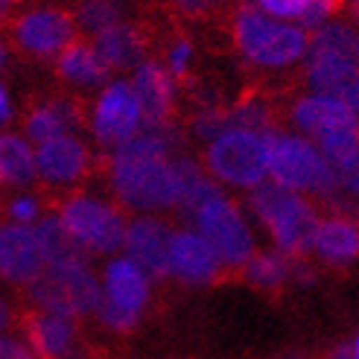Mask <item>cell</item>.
I'll return each mask as SVG.
<instances>
[{
  "label": "cell",
  "instance_id": "6da1fadb",
  "mask_svg": "<svg viewBox=\"0 0 359 359\" xmlns=\"http://www.w3.org/2000/svg\"><path fill=\"white\" fill-rule=\"evenodd\" d=\"M260 137L266 147V175H272L275 184L292 193H318L325 199L339 193L327 161L313 143L278 132H263Z\"/></svg>",
  "mask_w": 359,
  "mask_h": 359
},
{
  "label": "cell",
  "instance_id": "7a4b0ae2",
  "mask_svg": "<svg viewBox=\"0 0 359 359\" xmlns=\"http://www.w3.org/2000/svg\"><path fill=\"white\" fill-rule=\"evenodd\" d=\"M251 210H255L257 219L272 231L280 255L298 257V255L313 251L318 217L298 193L263 178L260 184H255V193H251Z\"/></svg>",
  "mask_w": 359,
  "mask_h": 359
},
{
  "label": "cell",
  "instance_id": "3957f363",
  "mask_svg": "<svg viewBox=\"0 0 359 359\" xmlns=\"http://www.w3.org/2000/svg\"><path fill=\"white\" fill-rule=\"evenodd\" d=\"M234 41L240 53L263 67H283L298 62L307 53V32L272 21L257 6H240L234 18Z\"/></svg>",
  "mask_w": 359,
  "mask_h": 359
},
{
  "label": "cell",
  "instance_id": "277c9868",
  "mask_svg": "<svg viewBox=\"0 0 359 359\" xmlns=\"http://www.w3.org/2000/svg\"><path fill=\"white\" fill-rule=\"evenodd\" d=\"M114 193L137 210L175 208L182 187L167 158L155 161H114Z\"/></svg>",
  "mask_w": 359,
  "mask_h": 359
},
{
  "label": "cell",
  "instance_id": "5b68a950",
  "mask_svg": "<svg viewBox=\"0 0 359 359\" xmlns=\"http://www.w3.org/2000/svg\"><path fill=\"white\" fill-rule=\"evenodd\" d=\"M29 295L39 301L44 313L56 316H85L94 313L102 298V290L97 278L88 269H41L39 278L29 280Z\"/></svg>",
  "mask_w": 359,
  "mask_h": 359
},
{
  "label": "cell",
  "instance_id": "8992f818",
  "mask_svg": "<svg viewBox=\"0 0 359 359\" xmlns=\"http://www.w3.org/2000/svg\"><path fill=\"white\" fill-rule=\"evenodd\" d=\"M208 170L234 187H255L266 178L263 137L245 129H228L208 147Z\"/></svg>",
  "mask_w": 359,
  "mask_h": 359
},
{
  "label": "cell",
  "instance_id": "52a82bcc",
  "mask_svg": "<svg viewBox=\"0 0 359 359\" xmlns=\"http://www.w3.org/2000/svg\"><path fill=\"white\" fill-rule=\"evenodd\" d=\"M196 222V234H202L208 240V245L217 251L219 263L225 266H245L255 255V240H251V231L245 225V219L240 217V210L231 205L225 196L205 202L199 210L193 213Z\"/></svg>",
  "mask_w": 359,
  "mask_h": 359
},
{
  "label": "cell",
  "instance_id": "ba28073f",
  "mask_svg": "<svg viewBox=\"0 0 359 359\" xmlns=\"http://www.w3.org/2000/svg\"><path fill=\"white\" fill-rule=\"evenodd\" d=\"M59 219L88 251L109 255V251H117L123 245V234H126L123 217L111 205L91 199V196H74V199H67Z\"/></svg>",
  "mask_w": 359,
  "mask_h": 359
},
{
  "label": "cell",
  "instance_id": "9c48e42d",
  "mask_svg": "<svg viewBox=\"0 0 359 359\" xmlns=\"http://www.w3.org/2000/svg\"><path fill=\"white\" fill-rule=\"evenodd\" d=\"M12 32H15V41L29 56L50 59V56H59L76 39V21L65 9H32L18 18Z\"/></svg>",
  "mask_w": 359,
  "mask_h": 359
},
{
  "label": "cell",
  "instance_id": "30bf717a",
  "mask_svg": "<svg viewBox=\"0 0 359 359\" xmlns=\"http://www.w3.org/2000/svg\"><path fill=\"white\" fill-rule=\"evenodd\" d=\"M140 126V111H137V100L129 82H114L102 91L97 111H94V137L105 147H120L123 140H129L137 135Z\"/></svg>",
  "mask_w": 359,
  "mask_h": 359
},
{
  "label": "cell",
  "instance_id": "8fae6325",
  "mask_svg": "<svg viewBox=\"0 0 359 359\" xmlns=\"http://www.w3.org/2000/svg\"><path fill=\"white\" fill-rule=\"evenodd\" d=\"M167 266H170V275H175L178 280L202 286V283H213L219 278L222 263L202 234L182 231V234H170Z\"/></svg>",
  "mask_w": 359,
  "mask_h": 359
},
{
  "label": "cell",
  "instance_id": "7c38bea8",
  "mask_svg": "<svg viewBox=\"0 0 359 359\" xmlns=\"http://www.w3.org/2000/svg\"><path fill=\"white\" fill-rule=\"evenodd\" d=\"M123 245H126V255L129 260L140 269L147 278H167L170 275V266H167V245H170V228L152 219V217H143L135 219L123 234Z\"/></svg>",
  "mask_w": 359,
  "mask_h": 359
},
{
  "label": "cell",
  "instance_id": "4fadbf2b",
  "mask_svg": "<svg viewBox=\"0 0 359 359\" xmlns=\"http://www.w3.org/2000/svg\"><path fill=\"white\" fill-rule=\"evenodd\" d=\"M307 82L316 94L333 97L356 109V59L342 53H310L307 50Z\"/></svg>",
  "mask_w": 359,
  "mask_h": 359
},
{
  "label": "cell",
  "instance_id": "5bb4252c",
  "mask_svg": "<svg viewBox=\"0 0 359 359\" xmlns=\"http://www.w3.org/2000/svg\"><path fill=\"white\" fill-rule=\"evenodd\" d=\"M132 91H135V100H137L140 123L147 126V129H155V126L167 123L172 117L175 91H172V76L167 74L164 65L140 62L135 82H132Z\"/></svg>",
  "mask_w": 359,
  "mask_h": 359
},
{
  "label": "cell",
  "instance_id": "9a60e30c",
  "mask_svg": "<svg viewBox=\"0 0 359 359\" xmlns=\"http://www.w3.org/2000/svg\"><path fill=\"white\" fill-rule=\"evenodd\" d=\"M44 269L32 228L12 222L0 228V275L12 283H29Z\"/></svg>",
  "mask_w": 359,
  "mask_h": 359
},
{
  "label": "cell",
  "instance_id": "2e32d148",
  "mask_svg": "<svg viewBox=\"0 0 359 359\" xmlns=\"http://www.w3.org/2000/svg\"><path fill=\"white\" fill-rule=\"evenodd\" d=\"M88 170V149L85 143L76 140L74 135H59L39 143L35 152V172H41V178L53 184H70L82 178Z\"/></svg>",
  "mask_w": 359,
  "mask_h": 359
},
{
  "label": "cell",
  "instance_id": "e0dca14e",
  "mask_svg": "<svg viewBox=\"0 0 359 359\" xmlns=\"http://www.w3.org/2000/svg\"><path fill=\"white\" fill-rule=\"evenodd\" d=\"M32 234H35V243H39L41 260L47 266H56V269H88V263H91V251H88L74 234H70L67 225L59 217L41 219Z\"/></svg>",
  "mask_w": 359,
  "mask_h": 359
},
{
  "label": "cell",
  "instance_id": "ac0fdd59",
  "mask_svg": "<svg viewBox=\"0 0 359 359\" xmlns=\"http://www.w3.org/2000/svg\"><path fill=\"white\" fill-rule=\"evenodd\" d=\"M292 120H295L307 135L321 137V135H327V132L356 126V109H351V105L342 102V100L316 94V97H304V100L295 102Z\"/></svg>",
  "mask_w": 359,
  "mask_h": 359
},
{
  "label": "cell",
  "instance_id": "d6986e66",
  "mask_svg": "<svg viewBox=\"0 0 359 359\" xmlns=\"http://www.w3.org/2000/svg\"><path fill=\"white\" fill-rule=\"evenodd\" d=\"M27 333L32 342V353H39L44 359H74L76 327L67 316L39 313L29 318Z\"/></svg>",
  "mask_w": 359,
  "mask_h": 359
},
{
  "label": "cell",
  "instance_id": "ffe728a7",
  "mask_svg": "<svg viewBox=\"0 0 359 359\" xmlns=\"http://www.w3.org/2000/svg\"><path fill=\"white\" fill-rule=\"evenodd\" d=\"M102 295L111 304H117V307L140 316V310L147 307V301H149V278L143 275L129 257L111 260L109 269H105V292Z\"/></svg>",
  "mask_w": 359,
  "mask_h": 359
},
{
  "label": "cell",
  "instance_id": "44dd1931",
  "mask_svg": "<svg viewBox=\"0 0 359 359\" xmlns=\"http://www.w3.org/2000/svg\"><path fill=\"white\" fill-rule=\"evenodd\" d=\"M94 50L109 65V70H129V67H137L143 56H147V39H143V32L137 27L120 21L97 35Z\"/></svg>",
  "mask_w": 359,
  "mask_h": 359
},
{
  "label": "cell",
  "instance_id": "7402d4cb",
  "mask_svg": "<svg viewBox=\"0 0 359 359\" xmlns=\"http://www.w3.org/2000/svg\"><path fill=\"white\" fill-rule=\"evenodd\" d=\"M56 74L70 82V85H82V88H94V85H105L111 76L109 65L100 59V53L94 50V44L88 41H70L56 59Z\"/></svg>",
  "mask_w": 359,
  "mask_h": 359
},
{
  "label": "cell",
  "instance_id": "603a6c76",
  "mask_svg": "<svg viewBox=\"0 0 359 359\" xmlns=\"http://www.w3.org/2000/svg\"><path fill=\"white\" fill-rule=\"evenodd\" d=\"M318 143H321L318 152L327 161V167L336 178V187L353 196L356 193V126L321 135Z\"/></svg>",
  "mask_w": 359,
  "mask_h": 359
},
{
  "label": "cell",
  "instance_id": "cb8c5ba5",
  "mask_svg": "<svg viewBox=\"0 0 359 359\" xmlns=\"http://www.w3.org/2000/svg\"><path fill=\"white\" fill-rule=\"evenodd\" d=\"M313 251L330 266L353 263L356 251H359L356 225L351 219H345V217H333L327 222H318L316 237H313Z\"/></svg>",
  "mask_w": 359,
  "mask_h": 359
},
{
  "label": "cell",
  "instance_id": "d4e9b609",
  "mask_svg": "<svg viewBox=\"0 0 359 359\" xmlns=\"http://www.w3.org/2000/svg\"><path fill=\"white\" fill-rule=\"evenodd\" d=\"M35 172V155L29 143L18 135H0V178L15 187H27Z\"/></svg>",
  "mask_w": 359,
  "mask_h": 359
},
{
  "label": "cell",
  "instance_id": "484cf974",
  "mask_svg": "<svg viewBox=\"0 0 359 359\" xmlns=\"http://www.w3.org/2000/svg\"><path fill=\"white\" fill-rule=\"evenodd\" d=\"M228 129H245V132H275V114L260 97H243L234 109H228Z\"/></svg>",
  "mask_w": 359,
  "mask_h": 359
},
{
  "label": "cell",
  "instance_id": "4316f807",
  "mask_svg": "<svg viewBox=\"0 0 359 359\" xmlns=\"http://www.w3.org/2000/svg\"><path fill=\"white\" fill-rule=\"evenodd\" d=\"M245 275L255 286L278 290L290 280V260L286 255H251V260L245 263Z\"/></svg>",
  "mask_w": 359,
  "mask_h": 359
},
{
  "label": "cell",
  "instance_id": "83f0119b",
  "mask_svg": "<svg viewBox=\"0 0 359 359\" xmlns=\"http://www.w3.org/2000/svg\"><path fill=\"white\" fill-rule=\"evenodd\" d=\"M310 53H342V56L356 59V29L348 24H327L318 27L307 39Z\"/></svg>",
  "mask_w": 359,
  "mask_h": 359
},
{
  "label": "cell",
  "instance_id": "f1b7e54d",
  "mask_svg": "<svg viewBox=\"0 0 359 359\" xmlns=\"http://www.w3.org/2000/svg\"><path fill=\"white\" fill-rule=\"evenodd\" d=\"M74 21H76L79 29H85L88 35H100L102 29L120 24L123 15H120L117 4H111V0H82V6H79V12H76Z\"/></svg>",
  "mask_w": 359,
  "mask_h": 359
},
{
  "label": "cell",
  "instance_id": "f546056e",
  "mask_svg": "<svg viewBox=\"0 0 359 359\" xmlns=\"http://www.w3.org/2000/svg\"><path fill=\"white\" fill-rule=\"evenodd\" d=\"M67 129H65V123L59 120V114L50 109V105H41V109H35L32 114H29V120H27V135H29V140H35V143H44V140H50V137H59V135H65Z\"/></svg>",
  "mask_w": 359,
  "mask_h": 359
},
{
  "label": "cell",
  "instance_id": "4dcf8cb0",
  "mask_svg": "<svg viewBox=\"0 0 359 359\" xmlns=\"http://www.w3.org/2000/svg\"><path fill=\"white\" fill-rule=\"evenodd\" d=\"M193 129H196V135L205 137V140L219 137L222 132H228V111L210 102V105H205V109H202L199 114H196Z\"/></svg>",
  "mask_w": 359,
  "mask_h": 359
},
{
  "label": "cell",
  "instance_id": "1f68e13d",
  "mask_svg": "<svg viewBox=\"0 0 359 359\" xmlns=\"http://www.w3.org/2000/svg\"><path fill=\"white\" fill-rule=\"evenodd\" d=\"M97 316H100V321L105 327H111V330H132L135 325H137V313H129V310H123V307H117V304H111L109 298H100V304H97V310H94Z\"/></svg>",
  "mask_w": 359,
  "mask_h": 359
},
{
  "label": "cell",
  "instance_id": "d6a6232c",
  "mask_svg": "<svg viewBox=\"0 0 359 359\" xmlns=\"http://www.w3.org/2000/svg\"><path fill=\"white\" fill-rule=\"evenodd\" d=\"M342 4L345 0H310L298 21H301V27H307V29H318V27H325V21H330L333 12L342 9Z\"/></svg>",
  "mask_w": 359,
  "mask_h": 359
},
{
  "label": "cell",
  "instance_id": "836d02e7",
  "mask_svg": "<svg viewBox=\"0 0 359 359\" xmlns=\"http://www.w3.org/2000/svg\"><path fill=\"white\" fill-rule=\"evenodd\" d=\"M260 9L275 18H301L310 0H257Z\"/></svg>",
  "mask_w": 359,
  "mask_h": 359
},
{
  "label": "cell",
  "instance_id": "e575fe53",
  "mask_svg": "<svg viewBox=\"0 0 359 359\" xmlns=\"http://www.w3.org/2000/svg\"><path fill=\"white\" fill-rule=\"evenodd\" d=\"M190 56H193V47L190 41H178L170 53V76L175 79H184L187 76V65H190Z\"/></svg>",
  "mask_w": 359,
  "mask_h": 359
},
{
  "label": "cell",
  "instance_id": "d590c367",
  "mask_svg": "<svg viewBox=\"0 0 359 359\" xmlns=\"http://www.w3.org/2000/svg\"><path fill=\"white\" fill-rule=\"evenodd\" d=\"M9 213H12V219L15 222H21V225H29L35 217H39V202L35 199H15L12 205H9Z\"/></svg>",
  "mask_w": 359,
  "mask_h": 359
},
{
  "label": "cell",
  "instance_id": "8d00e7d4",
  "mask_svg": "<svg viewBox=\"0 0 359 359\" xmlns=\"http://www.w3.org/2000/svg\"><path fill=\"white\" fill-rule=\"evenodd\" d=\"M0 359H39V356L32 353V348L18 342V339L0 336Z\"/></svg>",
  "mask_w": 359,
  "mask_h": 359
},
{
  "label": "cell",
  "instance_id": "74e56055",
  "mask_svg": "<svg viewBox=\"0 0 359 359\" xmlns=\"http://www.w3.org/2000/svg\"><path fill=\"white\" fill-rule=\"evenodd\" d=\"M175 4L190 18H205V15H210L213 9H217L219 0H175Z\"/></svg>",
  "mask_w": 359,
  "mask_h": 359
},
{
  "label": "cell",
  "instance_id": "f35d334b",
  "mask_svg": "<svg viewBox=\"0 0 359 359\" xmlns=\"http://www.w3.org/2000/svg\"><path fill=\"white\" fill-rule=\"evenodd\" d=\"M330 359H359V342L356 339H345L342 345H336Z\"/></svg>",
  "mask_w": 359,
  "mask_h": 359
},
{
  "label": "cell",
  "instance_id": "ab89813d",
  "mask_svg": "<svg viewBox=\"0 0 359 359\" xmlns=\"http://www.w3.org/2000/svg\"><path fill=\"white\" fill-rule=\"evenodd\" d=\"M12 117V105H9V97L4 91V85H0V123H6Z\"/></svg>",
  "mask_w": 359,
  "mask_h": 359
},
{
  "label": "cell",
  "instance_id": "60d3db41",
  "mask_svg": "<svg viewBox=\"0 0 359 359\" xmlns=\"http://www.w3.org/2000/svg\"><path fill=\"white\" fill-rule=\"evenodd\" d=\"M6 321H9V310H6V304L0 301V330L6 327Z\"/></svg>",
  "mask_w": 359,
  "mask_h": 359
},
{
  "label": "cell",
  "instance_id": "b9f144b4",
  "mask_svg": "<svg viewBox=\"0 0 359 359\" xmlns=\"http://www.w3.org/2000/svg\"><path fill=\"white\" fill-rule=\"evenodd\" d=\"M12 4H18V0H0V15H4V12H6Z\"/></svg>",
  "mask_w": 359,
  "mask_h": 359
},
{
  "label": "cell",
  "instance_id": "7bdbcfd3",
  "mask_svg": "<svg viewBox=\"0 0 359 359\" xmlns=\"http://www.w3.org/2000/svg\"><path fill=\"white\" fill-rule=\"evenodd\" d=\"M4 62H6V47L0 44V67H4Z\"/></svg>",
  "mask_w": 359,
  "mask_h": 359
},
{
  "label": "cell",
  "instance_id": "ee69618b",
  "mask_svg": "<svg viewBox=\"0 0 359 359\" xmlns=\"http://www.w3.org/2000/svg\"><path fill=\"white\" fill-rule=\"evenodd\" d=\"M0 184H4V178H0Z\"/></svg>",
  "mask_w": 359,
  "mask_h": 359
}]
</instances>
